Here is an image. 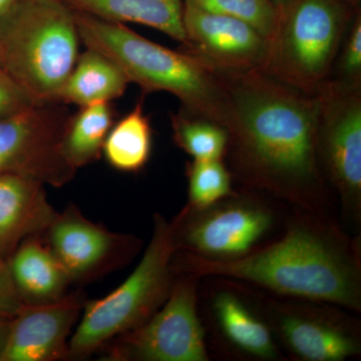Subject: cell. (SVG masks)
Returning <instances> with one entry per match:
<instances>
[{
    "label": "cell",
    "mask_w": 361,
    "mask_h": 361,
    "mask_svg": "<svg viewBox=\"0 0 361 361\" xmlns=\"http://www.w3.org/2000/svg\"><path fill=\"white\" fill-rule=\"evenodd\" d=\"M218 75L227 94L226 156L239 179L317 210L326 182L318 158V94L293 89L262 71Z\"/></svg>",
    "instance_id": "1"
},
{
    "label": "cell",
    "mask_w": 361,
    "mask_h": 361,
    "mask_svg": "<svg viewBox=\"0 0 361 361\" xmlns=\"http://www.w3.org/2000/svg\"><path fill=\"white\" fill-rule=\"evenodd\" d=\"M173 269L176 274L230 278L285 296L361 308L357 253L341 233L316 220L296 221L271 245L230 260L176 252Z\"/></svg>",
    "instance_id": "2"
},
{
    "label": "cell",
    "mask_w": 361,
    "mask_h": 361,
    "mask_svg": "<svg viewBox=\"0 0 361 361\" xmlns=\"http://www.w3.org/2000/svg\"><path fill=\"white\" fill-rule=\"evenodd\" d=\"M75 11L80 42L116 63L145 94L167 92L182 108L226 128L227 94L220 75L193 54L156 44L125 23Z\"/></svg>",
    "instance_id": "3"
},
{
    "label": "cell",
    "mask_w": 361,
    "mask_h": 361,
    "mask_svg": "<svg viewBox=\"0 0 361 361\" xmlns=\"http://www.w3.org/2000/svg\"><path fill=\"white\" fill-rule=\"evenodd\" d=\"M80 42L75 11L63 0H18L0 20L2 68L37 104L61 103Z\"/></svg>",
    "instance_id": "4"
},
{
    "label": "cell",
    "mask_w": 361,
    "mask_h": 361,
    "mask_svg": "<svg viewBox=\"0 0 361 361\" xmlns=\"http://www.w3.org/2000/svg\"><path fill=\"white\" fill-rule=\"evenodd\" d=\"M175 253L173 222L156 214L151 241L135 270L108 295L85 303L66 358L87 357L155 314L174 284Z\"/></svg>",
    "instance_id": "5"
},
{
    "label": "cell",
    "mask_w": 361,
    "mask_h": 361,
    "mask_svg": "<svg viewBox=\"0 0 361 361\" xmlns=\"http://www.w3.org/2000/svg\"><path fill=\"white\" fill-rule=\"evenodd\" d=\"M355 9L342 0H290L268 40L262 71L308 94L329 82Z\"/></svg>",
    "instance_id": "6"
},
{
    "label": "cell",
    "mask_w": 361,
    "mask_h": 361,
    "mask_svg": "<svg viewBox=\"0 0 361 361\" xmlns=\"http://www.w3.org/2000/svg\"><path fill=\"white\" fill-rule=\"evenodd\" d=\"M172 222L176 252L230 260L254 250L272 229L274 215L260 200L232 195L201 210L186 206Z\"/></svg>",
    "instance_id": "7"
},
{
    "label": "cell",
    "mask_w": 361,
    "mask_h": 361,
    "mask_svg": "<svg viewBox=\"0 0 361 361\" xmlns=\"http://www.w3.org/2000/svg\"><path fill=\"white\" fill-rule=\"evenodd\" d=\"M167 300L144 324L116 338L111 360L207 361L205 329L198 315L197 278L179 273Z\"/></svg>",
    "instance_id": "8"
},
{
    "label": "cell",
    "mask_w": 361,
    "mask_h": 361,
    "mask_svg": "<svg viewBox=\"0 0 361 361\" xmlns=\"http://www.w3.org/2000/svg\"><path fill=\"white\" fill-rule=\"evenodd\" d=\"M63 104H39L0 120V174L16 173L63 187L75 178L63 153L70 114Z\"/></svg>",
    "instance_id": "9"
},
{
    "label": "cell",
    "mask_w": 361,
    "mask_h": 361,
    "mask_svg": "<svg viewBox=\"0 0 361 361\" xmlns=\"http://www.w3.org/2000/svg\"><path fill=\"white\" fill-rule=\"evenodd\" d=\"M317 94V149L323 176L338 193L349 215L360 220L361 90L329 82Z\"/></svg>",
    "instance_id": "10"
},
{
    "label": "cell",
    "mask_w": 361,
    "mask_h": 361,
    "mask_svg": "<svg viewBox=\"0 0 361 361\" xmlns=\"http://www.w3.org/2000/svg\"><path fill=\"white\" fill-rule=\"evenodd\" d=\"M44 237L73 283L123 264L140 247L135 237L109 231L85 218L73 205L56 214Z\"/></svg>",
    "instance_id": "11"
},
{
    "label": "cell",
    "mask_w": 361,
    "mask_h": 361,
    "mask_svg": "<svg viewBox=\"0 0 361 361\" xmlns=\"http://www.w3.org/2000/svg\"><path fill=\"white\" fill-rule=\"evenodd\" d=\"M185 51L217 73L262 71L268 40L244 21L184 4Z\"/></svg>",
    "instance_id": "12"
},
{
    "label": "cell",
    "mask_w": 361,
    "mask_h": 361,
    "mask_svg": "<svg viewBox=\"0 0 361 361\" xmlns=\"http://www.w3.org/2000/svg\"><path fill=\"white\" fill-rule=\"evenodd\" d=\"M73 292L54 302L23 305L9 323L0 361H54L68 356V341L85 306Z\"/></svg>",
    "instance_id": "13"
},
{
    "label": "cell",
    "mask_w": 361,
    "mask_h": 361,
    "mask_svg": "<svg viewBox=\"0 0 361 361\" xmlns=\"http://www.w3.org/2000/svg\"><path fill=\"white\" fill-rule=\"evenodd\" d=\"M56 214L44 183L16 173L0 174V257L6 260L23 240L42 234Z\"/></svg>",
    "instance_id": "14"
},
{
    "label": "cell",
    "mask_w": 361,
    "mask_h": 361,
    "mask_svg": "<svg viewBox=\"0 0 361 361\" xmlns=\"http://www.w3.org/2000/svg\"><path fill=\"white\" fill-rule=\"evenodd\" d=\"M23 305L54 302L68 294L70 275L47 245L42 234L23 240L6 259Z\"/></svg>",
    "instance_id": "15"
},
{
    "label": "cell",
    "mask_w": 361,
    "mask_h": 361,
    "mask_svg": "<svg viewBox=\"0 0 361 361\" xmlns=\"http://www.w3.org/2000/svg\"><path fill=\"white\" fill-rule=\"evenodd\" d=\"M280 334L294 355L307 361H343L360 355V341L348 330L299 313H284L278 322Z\"/></svg>",
    "instance_id": "16"
},
{
    "label": "cell",
    "mask_w": 361,
    "mask_h": 361,
    "mask_svg": "<svg viewBox=\"0 0 361 361\" xmlns=\"http://www.w3.org/2000/svg\"><path fill=\"white\" fill-rule=\"evenodd\" d=\"M71 9L115 23L149 26L185 44L184 0H63Z\"/></svg>",
    "instance_id": "17"
},
{
    "label": "cell",
    "mask_w": 361,
    "mask_h": 361,
    "mask_svg": "<svg viewBox=\"0 0 361 361\" xmlns=\"http://www.w3.org/2000/svg\"><path fill=\"white\" fill-rule=\"evenodd\" d=\"M129 78L108 56L87 49L78 56L61 92V104L84 106L113 102L125 94Z\"/></svg>",
    "instance_id": "18"
},
{
    "label": "cell",
    "mask_w": 361,
    "mask_h": 361,
    "mask_svg": "<svg viewBox=\"0 0 361 361\" xmlns=\"http://www.w3.org/2000/svg\"><path fill=\"white\" fill-rule=\"evenodd\" d=\"M213 310L223 336L242 353L263 360L278 357L270 329L232 292L216 294Z\"/></svg>",
    "instance_id": "19"
},
{
    "label": "cell",
    "mask_w": 361,
    "mask_h": 361,
    "mask_svg": "<svg viewBox=\"0 0 361 361\" xmlns=\"http://www.w3.org/2000/svg\"><path fill=\"white\" fill-rule=\"evenodd\" d=\"M116 111L111 102L80 106L70 116L63 133V153L73 168L85 167L103 155L106 135L115 123Z\"/></svg>",
    "instance_id": "20"
},
{
    "label": "cell",
    "mask_w": 361,
    "mask_h": 361,
    "mask_svg": "<svg viewBox=\"0 0 361 361\" xmlns=\"http://www.w3.org/2000/svg\"><path fill=\"white\" fill-rule=\"evenodd\" d=\"M152 146L153 130L142 97L129 114L114 123L104 141L103 155L116 170L137 173L148 164Z\"/></svg>",
    "instance_id": "21"
},
{
    "label": "cell",
    "mask_w": 361,
    "mask_h": 361,
    "mask_svg": "<svg viewBox=\"0 0 361 361\" xmlns=\"http://www.w3.org/2000/svg\"><path fill=\"white\" fill-rule=\"evenodd\" d=\"M173 139L193 160H223L229 146L224 126L180 108L171 116Z\"/></svg>",
    "instance_id": "22"
},
{
    "label": "cell",
    "mask_w": 361,
    "mask_h": 361,
    "mask_svg": "<svg viewBox=\"0 0 361 361\" xmlns=\"http://www.w3.org/2000/svg\"><path fill=\"white\" fill-rule=\"evenodd\" d=\"M188 197L194 210L208 207L234 195L231 172L223 160H192L187 164Z\"/></svg>",
    "instance_id": "23"
},
{
    "label": "cell",
    "mask_w": 361,
    "mask_h": 361,
    "mask_svg": "<svg viewBox=\"0 0 361 361\" xmlns=\"http://www.w3.org/2000/svg\"><path fill=\"white\" fill-rule=\"evenodd\" d=\"M184 4L244 21L269 40L279 20L272 0H184Z\"/></svg>",
    "instance_id": "24"
},
{
    "label": "cell",
    "mask_w": 361,
    "mask_h": 361,
    "mask_svg": "<svg viewBox=\"0 0 361 361\" xmlns=\"http://www.w3.org/2000/svg\"><path fill=\"white\" fill-rule=\"evenodd\" d=\"M329 82L346 89L361 90L360 9L355 13L342 42Z\"/></svg>",
    "instance_id": "25"
},
{
    "label": "cell",
    "mask_w": 361,
    "mask_h": 361,
    "mask_svg": "<svg viewBox=\"0 0 361 361\" xmlns=\"http://www.w3.org/2000/svg\"><path fill=\"white\" fill-rule=\"evenodd\" d=\"M39 104L0 68V120L16 115Z\"/></svg>",
    "instance_id": "26"
},
{
    "label": "cell",
    "mask_w": 361,
    "mask_h": 361,
    "mask_svg": "<svg viewBox=\"0 0 361 361\" xmlns=\"http://www.w3.org/2000/svg\"><path fill=\"white\" fill-rule=\"evenodd\" d=\"M23 306L6 260L0 257V322H11Z\"/></svg>",
    "instance_id": "27"
},
{
    "label": "cell",
    "mask_w": 361,
    "mask_h": 361,
    "mask_svg": "<svg viewBox=\"0 0 361 361\" xmlns=\"http://www.w3.org/2000/svg\"><path fill=\"white\" fill-rule=\"evenodd\" d=\"M9 323L11 322H0V356L4 351V345L8 334Z\"/></svg>",
    "instance_id": "28"
},
{
    "label": "cell",
    "mask_w": 361,
    "mask_h": 361,
    "mask_svg": "<svg viewBox=\"0 0 361 361\" xmlns=\"http://www.w3.org/2000/svg\"><path fill=\"white\" fill-rule=\"evenodd\" d=\"M18 0H0V20L9 13Z\"/></svg>",
    "instance_id": "29"
},
{
    "label": "cell",
    "mask_w": 361,
    "mask_h": 361,
    "mask_svg": "<svg viewBox=\"0 0 361 361\" xmlns=\"http://www.w3.org/2000/svg\"><path fill=\"white\" fill-rule=\"evenodd\" d=\"M272 1L274 2L275 6H277L278 11H280L287 6V4H288L290 0H272Z\"/></svg>",
    "instance_id": "30"
},
{
    "label": "cell",
    "mask_w": 361,
    "mask_h": 361,
    "mask_svg": "<svg viewBox=\"0 0 361 361\" xmlns=\"http://www.w3.org/2000/svg\"><path fill=\"white\" fill-rule=\"evenodd\" d=\"M342 1L345 2L348 6L353 7V8L358 9L360 8L361 0H342Z\"/></svg>",
    "instance_id": "31"
},
{
    "label": "cell",
    "mask_w": 361,
    "mask_h": 361,
    "mask_svg": "<svg viewBox=\"0 0 361 361\" xmlns=\"http://www.w3.org/2000/svg\"><path fill=\"white\" fill-rule=\"evenodd\" d=\"M0 68H2L1 56H0Z\"/></svg>",
    "instance_id": "32"
}]
</instances>
